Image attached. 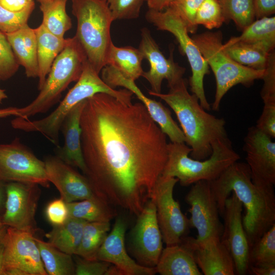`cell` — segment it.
Wrapping results in <instances>:
<instances>
[{"label":"cell","instance_id":"obj_1","mask_svg":"<svg viewBox=\"0 0 275 275\" xmlns=\"http://www.w3.org/2000/svg\"><path fill=\"white\" fill-rule=\"evenodd\" d=\"M80 124L85 175L96 194L138 216L167 161L166 135L142 103L105 93L86 100Z\"/></svg>","mask_w":275,"mask_h":275},{"label":"cell","instance_id":"obj_2","mask_svg":"<svg viewBox=\"0 0 275 275\" xmlns=\"http://www.w3.org/2000/svg\"><path fill=\"white\" fill-rule=\"evenodd\" d=\"M209 183L221 216L226 200L232 192L242 203L245 208L242 224L250 246L275 225L274 189L254 184L246 163L235 162Z\"/></svg>","mask_w":275,"mask_h":275},{"label":"cell","instance_id":"obj_3","mask_svg":"<svg viewBox=\"0 0 275 275\" xmlns=\"http://www.w3.org/2000/svg\"><path fill=\"white\" fill-rule=\"evenodd\" d=\"M149 94L163 100L174 112L185 138L191 149L190 157L202 160L212 153V144L216 140L227 138L226 121L208 113L198 98L187 90V80L182 78L169 88L168 93Z\"/></svg>","mask_w":275,"mask_h":275},{"label":"cell","instance_id":"obj_4","mask_svg":"<svg viewBox=\"0 0 275 275\" xmlns=\"http://www.w3.org/2000/svg\"><path fill=\"white\" fill-rule=\"evenodd\" d=\"M167 149L168 160L161 176L176 178L183 186L213 181L240 158L228 137L214 142L211 154L202 160L188 156L191 149L185 143H169Z\"/></svg>","mask_w":275,"mask_h":275},{"label":"cell","instance_id":"obj_5","mask_svg":"<svg viewBox=\"0 0 275 275\" xmlns=\"http://www.w3.org/2000/svg\"><path fill=\"white\" fill-rule=\"evenodd\" d=\"M72 13L77 20L74 36L87 60L100 73L107 65L113 42L111 26L114 20L105 0H72Z\"/></svg>","mask_w":275,"mask_h":275},{"label":"cell","instance_id":"obj_6","mask_svg":"<svg viewBox=\"0 0 275 275\" xmlns=\"http://www.w3.org/2000/svg\"><path fill=\"white\" fill-rule=\"evenodd\" d=\"M87 61L85 52L76 37L69 38L54 60L39 94L28 105L18 108L17 117L28 119L47 112L59 101L69 84L79 79Z\"/></svg>","mask_w":275,"mask_h":275},{"label":"cell","instance_id":"obj_7","mask_svg":"<svg viewBox=\"0 0 275 275\" xmlns=\"http://www.w3.org/2000/svg\"><path fill=\"white\" fill-rule=\"evenodd\" d=\"M192 38L215 78L216 91L211 108L212 110L219 109L222 98L233 87L238 84L249 87L255 80L262 79L265 69L255 70L242 66L225 52L221 32H206Z\"/></svg>","mask_w":275,"mask_h":275},{"label":"cell","instance_id":"obj_8","mask_svg":"<svg viewBox=\"0 0 275 275\" xmlns=\"http://www.w3.org/2000/svg\"><path fill=\"white\" fill-rule=\"evenodd\" d=\"M145 17L158 30L168 31L176 37L190 66V90L204 109L210 111L211 106L204 88V78L205 75L209 73V67L194 40L189 36L187 29L180 17L170 7L161 11L149 9Z\"/></svg>","mask_w":275,"mask_h":275},{"label":"cell","instance_id":"obj_9","mask_svg":"<svg viewBox=\"0 0 275 275\" xmlns=\"http://www.w3.org/2000/svg\"><path fill=\"white\" fill-rule=\"evenodd\" d=\"M0 181L49 186L45 163L38 158L18 138L0 144Z\"/></svg>","mask_w":275,"mask_h":275},{"label":"cell","instance_id":"obj_10","mask_svg":"<svg viewBox=\"0 0 275 275\" xmlns=\"http://www.w3.org/2000/svg\"><path fill=\"white\" fill-rule=\"evenodd\" d=\"M35 233L8 227L4 244V275H47Z\"/></svg>","mask_w":275,"mask_h":275},{"label":"cell","instance_id":"obj_11","mask_svg":"<svg viewBox=\"0 0 275 275\" xmlns=\"http://www.w3.org/2000/svg\"><path fill=\"white\" fill-rule=\"evenodd\" d=\"M178 181L176 178L161 176L156 183L153 198L162 240L166 246L180 243L190 228L188 218L182 212L179 203L173 196Z\"/></svg>","mask_w":275,"mask_h":275},{"label":"cell","instance_id":"obj_12","mask_svg":"<svg viewBox=\"0 0 275 275\" xmlns=\"http://www.w3.org/2000/svg\"><path fill=\"white\" fill-rule=\"evenodd\" d=\"M185 200L190 206L189 227L195 228L198 232L196 239L203 241L221 238L223 225L219 219L218 205L209 181L201 180L192 184Z\"/></svg>","mask_w":275,"mask_h":275},{"label":"cell","instance_id":"obj_13","mask_svg":"<svg viewBox=\"0 0 275 275\" xmlns=\"http://www.w3.org/2000/svg\"><path fill=\"white\" fill-rule=\"evenodd\" d=\"M6 201L2 216L7 227L35 233V215L40 196L39 185L17 182L5 185Z\"/></svg>","mask_w":275,"mask_h":275},{"label":"cell","instance_id":"obj_14","mask_svg":"<svg viewBox=\"0 0 275 275\" xmlns=\"http://www.w3.org/2000/svg\"><path fill=\"white\" fill-rule=\"evenodd\" d=\"M137 217L130 235L133 255L139 264L155 267L163 250V240L153 198L147 202Z\"/></svg>","mask_w":275,"mask_h":275},{"label":"cell","instance_id":"obj_15","mask_svg":"<svg viewBox=\"0 0 275 275\" xmlns=\"http://www.w3.org/2000/svg\"><path fill=\"white\" fill-rule=\"evenodd\" d=\"M243 150L252 182L258 187L274 189L275 142L256 126L250 127L244 139Z\"/></svg>","mask_w":275,"mask_h":275},{"label":"cell","instance_id":"obj_16","mask_svg":"<svg viewBox=\"0 0 275 275\" xmlns=\"http://www.w3.org/2000/svg\"><path fill=\"white\" fill-rule=\"evenodd\" d=\"M242 203L232 192L225 204L221 239L228 247L234 262L235 274L238 275L246 274L249 267L250 245L242 224Z\"/></svg>","mask_w":275,"mask_h":275},{"label":"cell","instance_id":"obj_17","mask_svg":"<svg viewBox=\"0 0 275 275\" xmlns=\"http://www.w3.org/2000/svg\"><path fill=\"white\" fill-rule=\"evenodd\" d=\"M101 78L109 87H122L131 91L145 106L152 119L172 143H185L181 128L174 120L170 111L160 102L147 97L136 86L135 81L124 77L114 67L106 65L101 71Z\"/></svg>","mask_w":275,"mask_h":275},{"label":"cell","instance_id":"obj_18","mask_svg":"<svg viewBox=\"0 0 275 275\" xmlns=\"http://www.w3.org/2000/svg\"><path fill=\"white\" fill-rule=\"evenodd\" d=\"M141 35L139 49L150 65L149 70L144 71L142 76L150 84L151 91L160 93L164 79L167 80L168 87L171 88L183 78L185 69L174 62L173 49L170 50L169 58L165 57L147 28H143Z\"/></svg>","mask_w":275,"mask_h":275},{"label":"cell","instance_id":"obj_19","mask_svg":"<svg viewBox=\"0 0 275 275\" xmlns=\"http://www.w3.org/2000/svg\"><path fill=\"white\" fill-rule=\"evenodd\" d=\"M44 161L48 180L56 187L66 203L97 196L87 177L57 156H47Z\"/></svg>","mask_w":275,"mask_h":275},{"label":"cell","instance_id":"obj_20","mask_svg":"<svg viewBox=\"0 0 275 275\" xmlns=\"http://www.w3.org/2000/svg\"><path fill=\"white\" fill-rule=\"evenodd\" d=\"M181 242L190 250L202 274H235L233 257L227 244L220 238L198 241L195 238L186 236Z\"/></svg>","mask_w":275,"mask_h":275},{"label":"cell","instance_id":"obj_21","mask_svg":"<svg viewBox=\"0 0 275 275\" xmlns=\"http://www.w3.org/2000/svg\"><path fill=\"white\" fill-rule=\"evenodd\" d=\"M126 229L125 221L122 217H118L99 248L97 259L115 265L123 275L155 274V267L142 266L128 254L125 245Z\"/></svg>","mask_w":275,"mask_h":275},{"label":"cell","instance_id":"obj_22","mask_svg":"<svg viewBox=\"0 0 275 275\" xmlns=\"http://www.w3.org/2000/svg\"><path fill=\"white\" fill-rule=\"evenodd\" d=\"M86 100L75 105L65 117L61 128L64 144L58 148L57 155L67 164L79 169L85 175L86 167L81 149L80 120Z\"/></svg>","mask_w":275,"mask_h":275},{"label":"cell","instance_id":"obj_23","mask_svg":"<svg viewBox=\"0 0 275 275\" xmlns=\"http://www.w3.org/2000/svg\"><path fill=\"white\" fill-rule=\"evenodd\" d=\"M6 36L19 64L24 67L26 76L38 77L37 44L35 29L27 24Z\"/></svg>","mask_w":275,"mask_h":275},{"label":"cell","instance_id":"obj_24","mask_svg":"<svg viewBox=\"0 0 275 275\" xmlns=\"http://www.w3.org/2000/svg\"><path fill=\"white\" fill-rule=\"evenodd\" d=\"M161 275H202L190 250L183 243L163 249L155 266Z\"/></svg>","mask_w":275,"mask_h":275},{"label":"cell","instance_id":"obj_25","mask_svg":"<svg viewBox=\"0 0 275 275\" xmlns=\"http://www.w3.org/2000/svg\"><path fill=\"white\" fill-rule=\"evenodd\" d=\"M34 29L37 44L38 88L40 90L54 60L65 47L68 38H60L52 34L42 24Z\"/></svg>","mask_w":275,"mask_h":275},{"label":"cell","instance_id":"obj_26","mask_svg":"<svg viewBox=\"0 0 275 275\" xmlns=\"http://www.w3.org/2000/svg\"><path fill=\"white\" fill-rule=\"evenodd\" d=\"M87 221L69 216L64 223L53 226L45 234L48 242L59 250L71 255L76 254Z\"/></svg>","mask_w":275,"mask_h":275},{"label":"cell","instance_id":"obj_27","mask_svg":"<svg viewBox=\"0 0 275 275\" xmlns=\"http://www.w3.org/2000/svg\"><path fill=\"white\" fill-rule=\"evenodd\" d=\"M144 57L137 48L131 46L118 47L113 43L109 51L107 65L118 70L124 77L135 81L144 72Z\"/></svg>","mask_w":275,"mask_h":275},{"label":"cell","instance_id":"obj_28","mask_svg":"<svg viewBox=\"0 0 275 275\" xmlns=\"http://www.w3.org/2000/svg\"><path fill=\"white\" fill-rule=\"evenodd\" d=\"M223 49L237 63L259 70L265 69L270 53L259 45L230 39L223 44Z\"/></svg>","mask_w":275,"mask_h":275},{"label":"cell","instance_id":"obj_29","mask_svg":"<svg viewBox=\"0 0 275 275\" xmlns=\"http://www.w3.org/2000/svg\"><path fill=\"white\" fill-rule=\"evenodd\" d=\"M69 216L90 222H110L117 214L111 205L96 196L67 203Z\"/></svg>","mask_w":275,"mask_h":275},{"label":"cell","instance_id":"obj_30","mask_svg":"<svg viewBox=\"0 0 275 275\" xmlns=\"http://www.w3.org/2000/svg\"><path fill=\"white\" fill-rule=\"evenodd\" d=\"M242 34L230 39L259 45L270 52L275 47V17H264L254 20Z\"/></svg>","mask_w":275,"mask_h":275},{"label":"cell","instance_id":"obj_31","mask_svg":"<svg viewBox=\"0 0 275 275\" xmlns=\"http://www.w3.org/2000/svg\"><path fill=\"white\" fill-rule=\"evenodd\" d=\"M35 240L47 274H75V264L72 255L59 250L48 242L35 236Z\"/></svg>","mask_w":275,"mask_h":275},{"label":"cell","instance_id":"obj_32","mask_svg":"<svg viewBox=\"0 0 275 275\" xmlns=\"http://www.w3.org/2000/svg\"><path fill=\"white\" fill-rule=\"evenodd\" d=\"M67 1L53 0L40 3L42 13L41 24L49 32L60 38H64L65 34L72 25L66 12Z\"/></svg>","mask_w":275,"mask_h":275},{"label":"cell","instance_id":"obj_33","mask_svg":"<svg viewBox=\"0 0 275 275\" xmlns=\"http://www.w3.org/2000/svg\"><path fill=\"white\" fill-rule=\"evenodd\" d=\"M109 230V222H87L76 255L88 260H97L98 251Z\"/></svg>","mask_w":275,"mask_h":275},{"label":"cell","instance_id":"obj_34","mask_svg":"<svg viewBox=\"0 0 275 275\" xmlns=\"http://www.w3.org/2000/svg\"><path fill=\"white\" fill-rule=\"evenodd\" d=\"M249 266H275V225L250 246Z\"/></svg>","mask_w":275,"mask_h":275},{"label":"cell","instance_id":"obj_35","mask_svg":"<svg viewBox=\"0 0 275 275\" xmlns=\"http://www.w3.org/2000/svg\"><path fill=\"white\" fill-rule=\"evenodd\" d=\"M226 19L243 30L255 18L254 0H218Z\"/></svg>","mask_w":275,"mask_h":275},{"label":"cell","instance_id":"obj_36","mask_svg":"<svg viewBox=\"0 0 275 275\" xmlns=\"http://www.w3.org/2000/svg\"><path fill=\"white\" fill-rule=\"evenodd\" d=\"M226 21L218 0H204L195 16V23L209 30L218 28Z\"/></svg>","mask_w":275,"mask_h":275},{"label":"cell","instance_id":"obj_37","mask_svg":"<svg viewBox=\"0 0 275 275\" xmlns=\"http://www.w3.org/2000/svg\"><path fill=\"white\" fill-rule=\"evenodd\" d=\"M19 66L6 34L0 31V81L12 77Z\"/></svg>","mask_w":275,"mask_h":275},{"label":"cell","instance_id":"obj_38","mask_svg":"<svg viewBox=\"0 0 275 275\" xmlns=\"http://www.w3.org/2000/svg\"><path fill=\"white\" fill-rule=\"evenodd\" d=\"M204 0H172L168 7L174 10L186 25L188 33H194L198 25L195 23L196 12Z\"/></svg>","mask_w":275,"mask_h":275},{"label":"cell","instance_id":"obj_39","mask_svg":"<svg viewBox=\"0 0 275 275\" xmlns=\"http://www.w3.org/2000/svg\"><path fill=\"white\" fill-rule=\"evenodd\" d=\"M114 20L137 18L145 0H105Z\"/></svg>","mask_w":275,"mask_h":275},{"label":"cell","instance_id":"obj_40","mask_svg":"<svg viewBox=\"0 0 275 275\" xmlns=\"http://www.w3.org/2000/svg\"><path fill=\"white\" fill-rule=\"evenodd\" d=\"M34 9L20 12H13L4 8L0 5V31L4 34L14 32L28 24Z\"/></svg>","mask_w":275,"mask_h":275},{"label":"cell","instance_id":"obj_41","mask_svg":"<svg viewBox=\"0 0 275 275\" xmlns=\"http://www.w3.org/2000/svg\"><path fill=\"white\" fill-rule=\"evenodd\" d=\"M74 258L75 274L108 275L112 265L109 262L99 260H88L77 255Z\"/></svg>","mask_w":275,"mask_h":275},{"label":"cell","instance_id":"obj_42","mask_svg":"<svg viewBox=\"0 0 275 275\" xmlns=\"http://www.w3.org/2000/svg\"><path fill=\"white\" fill-rule=\"evenodd\" d=\"M264 83L261 91L263 102L275 101V51L269 54L262 78Z\"/></svg>","mask_w":275,"mask_h":275},{"label":"cell","instance_id":"obj_43","mask_svg":"<svg viewBox=\"0 0 275 275\" xmlns=\"http://www.w3.org/2000/svg\"><path fill=\"white\" fill-rule=\"evenodd\" d=\"M255 126L272 139L275 138V101L264 103L261 115Z\"/></svg>","mask_w":275,"mask_h":275},{"label":"cell","instance_id":"obj_44","mask_svg":"<svg viewBox=\"0 0 275 275\" xmlns=\"http://www.w3.org/2000/svg\"><path fill=\"white\" fill-rule=\"evenodd\" d=\"M45 214L53 226L63 224L69 217L67 203L61 198L53 200L47 205Z\"/></svg>","mask_w":275,"mask_h":275},{"label":"cell","instance_id":"obj_45","mask_svg":"<svg viewBox=\"0 0 275 275\" xmlns=\"http://www.w3.org/2000/svg\"><path fill=\"white\" fill-rule=\"evenodd\" d=\"M0 5L5 9L13 12H20L34 9V0H0Z\"/></svg>","mask_w":275,"mask_h":275},{"label":"cell","instance_id":"obj_46","mask_svg":"<svg viewBox=\"0 0 275 275\" xmlns=\"http://www.w3.org/2000/svg\"><path fill=\"white\" fill-rule=\"evenodd\" d=\"M255 18L269 17L275 13V0H254Z\"/></svg>","mask_w":275,"mask_h":275},{"label":"cell","instance_id":"obj_47","mask_svg":"<svg viewBox=\"0 0 275 275\" xmlns=\"http://www.w3.org/2000/svg\"><path fill=\"white\" fill-rule=\"evenodd\" d=\"M248 273L254 275H274L275 266H249Z\"/></svg>","mask_w":275,"mask_h":275},{"label":"cell","instance_id":"obj_48","mask_svg":"<svg viewBox=\"0 0 275 275\" xmlns=\"http://www.w3.org/2000/svg\"><path fill=\"white\" fill-rule=\"evenodd\" d=\"M172 0H147L149 9L161 11L167 8Z\"/></svg>","mask_w":275,"mask_h":275},{"label":"cell","instance_id":"obj_49","mask_svg":"<svg viewBox=\"0 0 275 275\" xmlns=\"http://www.w3.org/2000/svg\"><path fill=\"white\" fill-rule=\"evenodd\" d=\"M11 116H18V108L9 107L0 109V118H7Z\"/></svg>","mask_w":275,"mask_h":275},{"label":"cell","instance_id":"obj_50","mask_svg":"<svg viewBox=\"0 0 275 275\" xmlns=\"http://www.w3.org/2000/svg\"><path fill=\"white\" fill-rule=\"evenodd\" d=\"M6 201V192L5 185L0 181V214L4 212ZM1 216V215H0Z\"/></svg>","mask_w":275,"mask_h":275},{"label":"cell","instance_id":"obj_51","mask_svg":"<svg viewBox=\"0 0 275 275\" xmlns=\"http://www.w3.org/2000/svg\"><path fill=\"white\" fill-rule=\"evenodd\" d=\"M4 244L2 240L0 241V275H4Z\"/></svg>","mask_w":275,"mask_h":275},{"label":"cell","instance_id":"obj_52","mask_svg":"<svg viewBox=\"0 0 275 275\" xmlns=\"http://www.w3.org/2000/svg\"><path fill=\"white\" fill-rule=\"evenodd\" d=\"M7 98V95L5 93L4 90L0 88V104H1L3 101Z\"/></svg>","mask_w":275,"mask_h":275},{"label":"cell","instance_id":"obj_53","mask_svg":"<svg viewBox=\"0 0 275 275\" xmlns=\"http://www.w3.org/2000/svg\"><path fill=\"white\" fill-rule=\"evenodd\" d=\"M7 227V226H4L0 228V241L3 239L4 236H5Z\"/></svg>","mask_w":275,"mask_h":275},{"label":"cell","instance_id":"obj_54","mask_svg":"<svg viewBox=\"0 0 275 275\" xmlns=\"http://www.w3.org/2000/svg\"><path fill=\"white\" fill-rule=\"evenodd\" d=\"M5 225L3 224L2 220V216H0V228L4 226Z\"/></svg>","mask_w":275,"mask_h":275},{"label":"cell","instance_id":"obj_55","mask_svg":"<svg viewBox=\"0 0 275 275\" xmlns=\"http://www.w3.org/2000/svg\"><path fill=\"white\" fill-rule=\"evenodd\" d=\"M39 3H43V2H48V1H53V0H37Z\"/></svg>","mask_w":275,"mask_h":275},{"label":"cell","instance_id":"obj_56","mask_svg":"<svg viewBox=\"0 0 275 275\" xmlns=\"http://www.w3.org/2000/svg\"><path fill=\"white\" fill-rule=\"evenodd\" d=\"M147 0H145V1H147Z\"/></svg>","mask_w":275,"mask_h":275}]
</instances>
